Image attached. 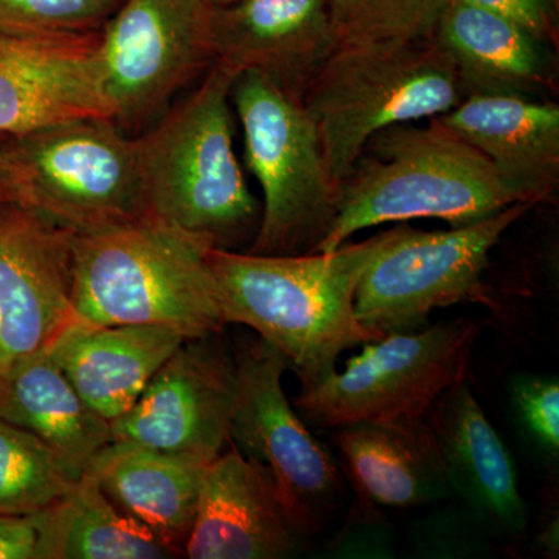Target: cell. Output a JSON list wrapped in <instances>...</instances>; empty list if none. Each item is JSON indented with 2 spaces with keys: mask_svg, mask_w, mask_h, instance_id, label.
Here are the masks:
<instances>
[{
  "mask_svg": "<svg viewBox=\"0 0 559 559\" xmlns=\"http://www.w3.org/2000/svg\"><path fill=\"white\" fill-rule=\"evenodd\" d=\"M393 231L307 255L210 250L227 325L249 326L280 349L301 385L320 380L342 353L385 336L359 322L355 294Z\"/></svg>",
  "mask_w": 559,
  "mask_h": 559,
  "instance_id": "obj_1",
  "label": "cell"
},
{
  "mask_svg": "<svg viewBox=\"0 0 559 559\" xmlns=\"http://www.w3.org/2000/svg\"><path fill=\"white\" fill-rule=\"evenodd\" d=\"M212 246L142 218L75 235L70 325H156L187 340L226 329Z\"/></svg>",
  "mask_w": 559,
  "mask_h": 559,
  "instance_id": "obj_2",
  "label": "cell"
},
{
  "mask_svg": "<svg viewBox=\"0 0 559 559\" xmlns=\"http://www.w3.org/2000/svg\"><path fill=\"white\" fill-rule=\"evenodd\" d=\"M522 201L495 165L439 117L393 124L367 142L341 183L336 221L318 252H333L382 224L433 218L462 227Z\"/></svg>",
  "mask_w": 559,
  "mask_h": 559,
  "instance_id": "obj_3",
  "label": "cell"
},
{
  "mask_svg": "<svg viewBox=\"0 0 559 559\" xmlns=\"http://www.w3.org/2000/svg\"><path fill=\"white\" fill-rule=\"evenodd\" d=\"M237 76L215 62L197 91L138 138L145 216L231 252L252 245L261 219L234 148Z\"/></svg>",
  "mask_w": 559,
  "mask_h": 559,
  "instance_id": "obj_4",
  "label": "cell"
},
{
  "mask_svg": "<svg viewBox=\"0 0 559 559\" xmlns=\"http://www.w3.org/2000/svg\"><path fill=\"white\" fill-rule=\"evenodd\" d=\"M463 97L451 55L430 36L336 47L301 103L318 128L331 179L341 187L377 132L443 116Z\"/></svg>",
  "mask_w": 559,
  "mask_h": 559,
  "instance_id": "obj_5",
  "label": "cell"
},
{
  "mask_svg": "<svg viewBox=\"0 0 559 559\" xmlns=\"http://www.w3.org/2000/svg\"><path fill=\"white\" fill-rule=\"evenodd\" d=\"M0 202L81 234L145 216L138 138L79 119L0 138Z\"/></svg>",
  "mask_w": 559,
  "mask_h": 559,
  "instance_id": "obj_6",
  "label": "cell"
},
{
  "mask_svg": "<svg viewBox=\"0 0 559 559\" xmlns=\"http://www.w3.org/2000/svg\"><path fill=\"white\" fill-rule=\"evenodd\" d=\"M249 170L263 191L253 255L318 252L337 216L340 187L331 179L318 128L301 98L266 76L242 72L231 86Z\"/></svg>",
  "mask_w": 559,
  "mask_h": 559,
  "instance_id": "obj_7",
  "label": "cell"
},
{
  "mask_svg": "<svg viewBox=\"0 0 559 559\" xmlns=\"http://www.w3.org/2000/svg\"><path fill=\"white\" fill-rule=\"evenodd\" d=\"M477 320L460 318L421 331L389 333L364 345L345 370L301 385L294 407L320 429L353 423H415L436 401L466 380L479 337Z\"/></svg>",
  "mask_w": 559,
  "mask_h": 559,
  "instance_id": "obj_8",
  "label": "cell"
},
{
  "mask_svg": "<svg viewBox=\"0 0 559 559\" xmlns=\"http://www.w3.org/2000/svg\"><path fill=\"white\" fill-rule=\"evenodd\" d=\"M532 202L511 204L488 218L423 231L399 223L392 240L374 257L355 294L359 322L380 333H409L426 325L430 312L462 301L496 311L485 285L489 253Z\"/></svg>",
  "mask_w": 559,
  "mask_h": 559,
  "instance_id": "obj_9",
  "label": "cell"
},
{
  "mask_svg": "<svg viewBox=\"0 0 559 559\" xmlns=\"http://www.w3.org/2000/svg\"><path fill=\"white\" fill-rule=\"evenodd\" d=\"M205 0H124L100 35L103 90L120 130L154 124L216 62Z\"/></svg>",
  "mask_w": 559,
  "mask_h": 559,
  "instance_id": "obj_10",
  "label": "cell"
},
{
  "mask_svg": "<svg viewBox=\"0 0 559 559\" xmlns=\"http://www.w3.org/2000/svg\"><path fill=\"white\" fill-rule=\"evenodd\" d=\"M234 360L237 399L230 443L272 471L300 535L318 533L340 510L345 485L337 463L283 390L288 359L259 337L242 342Z\"/></svg>",
  "mask_w": 559,
  "mask_h": 559,
  "instance_id": "obj_11",
  "label": "cell"
},
{
  "mask_svg": "<svg viewBox=\"0 0 559 559\" xmlns=\"http://www.w3.org/2000/svg\"><path fill=\"white\" fill-rule=\"evenodd\" d=\"M235 360L218 334L186 340L151 378L138 403L110 425L114 440L213 462L230 443Z\"/></svg>",
  "mask_w": 559,
  "mask_h": 559,
  "instance_id": "obj_12",
  "label": "cell"
},
{
  "mask_svg": "<svg viewBox=\"0 0 559 559\" xmlns=\"http://www.w3.org/2000/svg\"><path fill=\"white\" fill-rule=\"evenodd\" d=\"M75 235L0 202V377L49 348L70 325Z\"/></svg>",
  "mask_w": 559,
  "mask_h": 559,
  "instance_id": "obj_13",
  "label": "cell"
},
{
  "mask_svg": "<svg viewBox=\"0 0 559 559\" xmlns=\"http://www.w3.org/2000/svg\"><path fill=\"white\" fill-rule=\"evenodd\" d=\"M100 32L31 38L0 33V134L112 119L103 90Z\"/></svg>",
  "mask_w": 559,
  "mask_h": 559,
  "instance_id": "obj_14",
  "label": "cell"
},
{
  "mask_svg": "<svg viewBox=\"0 0 559 559\" xmlns=\"http://www.w3.org/2000/svg\"><path fill=\"white\" fill-rule=\"evenodd\" d=\"M229 444V450L205 468L186 558L293 557L301 535L290 520L274 474Z\"/></svg>",
  "mask_w": 559,
  "mask_h": 559,
  "instance_id": "obj_15",
  "label": "cell"
},
{
  "mask_svg": "<svg viewBox=\"0 0 559 559\" xmlns=\"http://www.w3.org/2000/svg\"><path fill=\"white\" fill-rule=\"evenodd\" d=\"M216 62L257 72L301 98L336 50L329 0H240L213 7Z\"/></svg>",
  "mask_w": 559,
  "mask_h": 559,
  "instance_id": "obj_16",
  "label": "cell"
},
{
  "mask_svg": "<svg viewBox=\"0 0 559 559\" xmlns=\"http://www.w3.org/2000/svg\"><path fill=\"white\" fill-rule=\"evenodd\" d=\"M525 201L551 200L559 186V106L513 94H476L439 117Z\"/></svg>",
  "mask_w": 559,
  "mask_h": 559,
  "instance_id": "obj_17",
  "label": "cell"
},
{
  "mask_svg": "<svg viewBox=\"0 0 559 559\" xmlns=\"http://www.w3.org/2000/svg\"><path fill=\"white\" fill-rule=\"evenodd\" d=\"M426 423L436 437L451 489L499 533H524L527 509L516 466L468 382L448 389L429 411Z\"/></svg>",
  "mask_w": 559,
  "mask_h": 559,
  "instance_id": "obj_18",
  "label": "cell"
},
{
  "mask_svg": "<svg viewBox=\"0 0 559 559\" xmlns=\"http://www.w3.org/2000/svg\"><path fill=\"white\" fill-rule=\"evenodd\" d=\"M186 340L156 325H69L47 349L87 406L112 423Z\"/></svg>",
  "mask_w": 559,
  "mask_h": 559,
  "instance_id": "obj_19",
  "label": "cell"
},
{
  "mask_svg": "<svg viewBox=\"0 0 559 559\" xmlns=\"http://www.w3.org/2000/svg\"><path fill=\"white\" fill-rule=\"evenodd\" d=\"M432 38L451 55L465 97L513 94L540 98L554 90V49L496 11L450 0Z\"/></svg>",
  "mask_w": 559,
  "mask_h": 559,
  "instance_id": "obj_20",
  "label": "cell"
},
{
  "mask_svg": "<svg viewBox=\"0 0 559 559\" xmlns=\"http://www.w3.org/2000/svg\"><path fill=\"white\" fill-rule=\"evenodd\" d=\"M209 463L112 440L87 465L103 492L176 555L186 557Z\"/></svg>",
  "mask_w": 559,
  "mask_h": 559,
  "instance_id": "obj_21",
  "label": "cell"
},
{
  "mask_svg": "<svg viewBox=\"0 0 559 559\" xmlns=\"http://www.w3.org/2000/svg\"><path fill=\"white\" fill-rule=\"evenodd\" d=\"M333 439L364 506L411 509L447 498L451 491L426 419L353 423L334 429Z\"/></svg>",
  "mask_w": 559,
  "mask_h": 559,
  "instance_id": "obj_22",
  "label": "cell"
},
{
  "mask_svg": "<svg viewBox=\"0 0 559 559\" xmlns=\"http://www.w3.org/2000/svg\"><path fill=\"white\" fill-rule=\"evenodd\" d=\"M0 419L28 430L81 471L114 440L109 423L81 399L49 349L0 377Z\"/></svg>",
  "mask_w": 559,
  "mask_h": 559,
  "instance_id": "obj_23",
  "label": "cell"
},
{
  "mask_svg": "<svg viewBox=\"0 0 559 559\" xmlns=\"http://www.w3.org/2000/svg\"><path fill=\"white\" fill-rule=\"evenodd\" d=\"M31 516L38 532L35 559L176 558L124 514L87 471L62 498Z\"/></svg>",
  "mask_w": 559,
  "mask_h": 559,
  "instance_id": "obj_24",
  "label": "cell"
},
{
  "mask_svg": "<svg viewBox=\"0 0 559 559\" xmlns=\"http://www.w3.org/2000/svg\"><path fill=\"white\" fill-rule=\"evenodd\" d=\"M83 473L28 430L0 419V513H38L62 498Z\"/></svg>",
  "mask_w": 559,
  "mask_h": 559,
  "instance_id": "obj_25",
  "label": "cell"
},
{
  "mask_svg": "<svg viewBox=\"0 0 559 559\" xmlns=\"http://www.w3.org/2000/svg\"><path fill=\"white\" fill-rule=\"evenodd\" d=\"M450 0H329L337 47L430 38Z\"/></svg>",
  "mask_w": 559,
  "mask_h": 559,
  "instance_id": "obj_26",
  "label": "cell"
},
{
  "mask_svg": "<svg viewBox=\"0 0 559 559\" xmlns=\"http://www.w3.org/2000/svg\"><path fill=\"white\" fill-rule=\"evenodd\" d=\"M124 0H0V33L10 36L100 32Z\"/></svg>",
  "mask_w": 559,
  "mask_h": 559,
  "instance_id": "obj_27",
  "label": "cell"
},
{
  "mask_svg": "<svg viewBox=\"0 0 559 559\" xmlns=\"http://www.w3.org/2000/svg\"><path fill=\"white\" fill-rule=\"evenodd\" d=\"M514 407L540 448L557 457L559 450V382L557 378L522 377L511 388Z\"/></svg>",
  "mask_w": 559,
  "mask_h": 559,
  "instance_id": "obj_28",
  "label": "cell"
},
{
  "mask_svg": "<svg viewBox=\"0 0 559 559\" xmlns=\"http://www.w3.org/2000/svg\"><path fill=\"white\" fill-rule=\"evenodd\" d=\"M516 22L551 49L558 46V0H463Z\"/></svg>",
  "mask_w": 559,
  "mask_h": 559,
  "instance_id": "obj_29",
  "label": "cell"
},
{
  "mask_svg": "<svg viewBox=\"0 0 559 559\" xmlns=\"http://www.w3.org/2000/svg\"><path fill=\"white\" fill-rule=\"evenodd\" d=\"M38 532L31 514L0 513V559H35Z\"/></svg>",
  "mask_w": 559,
  "mask_h": 559,
  "instance_id": "obj_30",
  "label": "cell"
},
{
  "mask_svg": "<svg viewBox=\"0 0 559 559\" xmlns=\"http://www.w3.org/2000/svg\"><path fill=\"white\" fill-rule=\"evenodd\" d=\"M205 2L213 7H229L234 5V3L240 2V0H205Z\"/></svg>",
  "mask_w": 559,
  "mask_h": 559,
  "instance_id": "obj_31",
  "label": "cell"
},
{
  "mask_svg": "<svg viewBox=\"0 0 559 559\" xmlns=\"http://www.w3.org/2000/svg\"><path fill=\"white\" fill-rule=\"evenodd\" d=\"M3 134H0V138H2Z\"/></svg>",
  "mask_w": 559,
  "mask_h": 559,
  "instance_id": "obj_32",
  "label": "cell"
}]
</instances>
